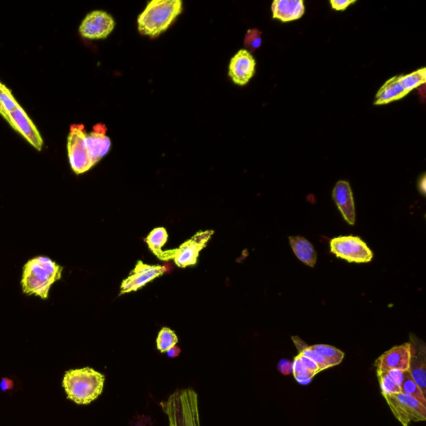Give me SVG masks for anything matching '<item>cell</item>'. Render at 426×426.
<instances>
[{"label": "cell", "instance_id": "obj_22", "mask_svg": "<svg viewBox=\"0 0 426 426\" xmlns=\"http://www.w3.org/2000/svg\"><path fill=\"white\" fill-rule=\"evenodd\" d=\"M401 393L409 394V396L415 398L416 400L426 406V397L420 391L414 379L412 378L409 371H404L401 384Z\"/></svg>", "mask_w": 426, "mask_h": 426}, {"label": "cell", "instance_id": "obj_8", "mask_svg": "<svg viewBox=\"0 0 426 426\" xmlns=\"http://www.w3.org/2000/svg\"><path fill=\"white\" fill-rule=\"evenodd\" d=\"M7 123L16 131L21 134L34 149L41 151L44 141L37 128L27 115L25 111L21 107L11 112H4L0 114Z\"/></svg>", "mask_w": 426, "mask_h": 426}, {"label": "cell", "instance_id": "obj_35", "mask_svg": "<svg viewBox=\"0 0 426 426\" xmlns=\"http://www.w3.org/2000/svg\"><path fill=\"white\" fill-rule=\"evenodd\" d=\"M419 189L422 192V194H425V175L424 174L422 178L420 179L419 182Z\"/></svg>", "mask_w": 426, "mask_h": 426}, {"label": "cell", "instance_id": "obj_23", "mask_svg": "<svg viewBox=\"0 0 426 426\" xmlns=\"http://www.w3.org/2000/svg\"><path fill=\"white\" fill-rule=\"evenodd\" d=\"M401 84L408 93L418 88L426 82V69L422 68L406 75H401Z\"/></svg>", "mask_w": 426, "mask_h": 426}, {"label": "cell", "instance_id": "obj_29", "mask_svg": "<svg viewBox=\"0 0 426 426\" xmlns=\"http://www.w3.org/2000/svg\"><path fill=\"white\" fill-rule=\"evenodd\" d=\"M299 352L302 354V355L310 358L314 362H316L321 371L330 368L331 367L326 359L323 357L321 354L311 349L310 347H305L300 350Z\"/></svg>", "mask_w": 426, "mask_h": 426}, {"label": "cell", "instance_id": "obj_19", "mask_svg": "<svg viewBox=\"0 0 426 426\" xmlns=\"http://www.w3.org/2000/svg\"><path fill=\"white\" fill-rule=\"evenodd\" d=\"M289 241L293 253L300 262L308 267H315L317 255L310 241L300 236L290 237Z\"/></svg>", "mask_w": 426, "mask_h": 426}, {"label": "cell", "instance_id": "obj_16", "mask_svg": "<svg viewBox=\"0 0 426 426\" xmlns=\"http://www.w3.org/2000/svg\"><path fill=\"white\" fill-rule=\"evenodd\" d=\"M273 19L291 22L300 19L305 13L302 0H275L272 4Z\"/></svg>", "mask_w": 426, "mask_h": 426}, {"label": "cell", "instance_id": "obj_20", "mask_svg": "<svg viewBox=\"0 0 426 426\" xmlns=\"http://www.w3.org/2000/svg\"><path fill=\"white\" fill-rule=\"evenodd\" d=\"M168 239L167 231L164 227L154 228L149 235L147 237L145 241L149 245V249L161 261H164V251L161 248L165 245Z\"/></svg>", "mask_w": 426, "mask_h": 426}, {"label": "cell", "instance_id": "obj_11", "mask_svg": "<svg viewBox=\"0 0 426 426\" xmlns=\"http://www.w3.org/2000/svg\"><path fill=\"white\" fill-rule=\"evenodd\" d=\"M168 271L167 267L164 266H151L138 261L136 267L130 273L127 279H125L121 285L120 295L136 291L147 284L159 277Z\"/></svg>", "mask_w": 426, "mask_h": 426}, {"label": "cell", "instance_id": "obj_13", "mask_svg": "<svg viewBox=\"0 0 426 426\" xmlns=\"http://www.w3.org/2000/svg\"><path fill=\"white\" fill-rule=\"evenodd\" d=\"M255 58L246 49H241L231 60L229 65V77L233 83L244 86L248 84L255 74Z\"/></svg>", "mask_w": 426, "mask_h": 426}, {"label": "cell", "instance_id": "obj_10", "mask_svg": "<svg viewBox=\"0 0 426 426\" xmlns=\"http://www.w3.org/2000/svg\"><path fill=\"white\" fill-rule=\"evenodd\" d=\"M213 234L214 231L212 230L197 232L190 240L181 245L180 248L175 249V264L181 268L195 265L199 253L208 244Z\"/></svg>", "mask_w": 426, "mask_h": 426}, {"label": "cell", "instance_id": "obj_4", "mask_svg": "<svg viewBox=\"0 0 426 426\" xmlns=\"http://www.w3.org/2000/svg\"><path fill=\"white\" fill-rule=\"evenodd\" d=\"M160 406L168 416V426H201L199 396L194 389L178 390Z\"/></svg>", "mask_w": 426, "mask_h": 426}, {"label": "cell", "instance_id": "obj_15", "mask_svg": "<svg viewBox=\"0 0 426 426\" xmlns=\"http://www.w3.org/2000/svg\"><path fill=\"white\" fill-rule=\"evenodd\" d=\"M333 197L344 219L350 225H354L356 222V209L350 183L347 181L338 182L333 192Z\"/></svg>", "mask_w": 426, "mask_h": 426}, {"label": "cell", "instance_id": "obj_3", "mask_svg": "<svg viewBox=\"0 0 426 426\" xmlns=\"http://www.w3.org/2000/svg\"><path fill=\"white\" fill-rule=\"evenodd\" d=\"M182 12L181 0H152L138 19L139 33L158 37L165 32Z\"/></svg>", "mask_w": 426, "mask_h": 426}, {"label": "cell", "instance_id": "obj_18", "mask_svg": "<svg viewBox=\"0 0 426 426\" xmlns=\"http://www.w3.org/2000/svg\"><path fill=\"white\" fill-rule=\"evenodd\" d=\"M401 78V75L394 76L383 84L376 93L375 105H388L390 102L401 100L409 94L404 88Z\"/></svg>", "mask_w": 426, "mask_h": 426}, {"label": "cell", "instance_id": "obj_17", "mask_svg": "<svg viewBox=\"0 0 426 426\" xmlns=\"http://www.w3.org/2000/svg\"><path fill=\"white\" fill-rule=\"evenodd\" d=\"M426 357L425 347L411 344V357L409 372L420 391L426 396Z\"/></svg>", "mask_w": 426, "mask_h": 426}, {"label": "cell", "instance_id": "obj_25", "mask_svg": "<svg viewBox=\"0 0 426 426\" xmlns=\"http://www.w3.org/2000/svg\"><path fill=\"white\" fill-rule=\"evenodd\" d=\"M20 107L6 85L0 82V114L4 112H11Z\"/></svg>", "mask_w": 426, "mask_h": 426}, {"label": "cell", "instance_id": "obj_28", "mask_svg": "<svg viewBox=\"0 0 426 426\" xmlns=\"http://www.w3.org/2000/svg\"><path fill=\"white\" fill-rule=\"evenodd\" d=\"M262 32L258 29H249L244 38V47L250 53H254L262 46Z\"/></svg>", "mask_w": 426, "mask_h": 426}, {"label": "cell", "instance_id": "obj_2", "mask_svg": "<svg viewBox=\"0 0 426 426\" xmlns=\"http://www.w3.org/2000/svg\"><path fill=\"white\" fill-rule=\"evenodd\" d=\"M105 375L91 367L67 371L62 387L69 400L78 405H88L104 392Z\"/></svg>", "mask_w": 426, "mask_h": 426}, {"label": "cell", "instance_id": "obj_33", "mask_svg": "<svg viewBox=\"0 0 426 426\" xmlns=\"http://www.w3.org/2000/svg\"><path fill=\"white\" fill-rule=\"evenodd\" d=\"M13 387V382L11 379L8 378H3L1 380V383H0V388H1L3 392L8 391V390H11Z\"/></svg>", "mask_w": 426, "mask_h": 426}, {"label": "cell", "instance_id": "obj_26", "mask_svg": "<svg viewBox=\"0 0 426 426\" xmlns=\"http://www.w3.org/2000/svg\"><path fill=\"white\" fill-rule=\"evenodd\" d=\"M378 378L383 396L401 393V387L396 383L388 371H378Z\"/></svg>", "mask_w": 426, "mask_h": 426}, {"label": "cell", "instance_id": "obj_31", "mask_svg": "<svg viewBox=\"0 0 426 426\" xmlns=\"http://www.w3.org/2000/svg\"><path fill=\"white\" fill-rule=\"evenodd\" d=\"M357 3V0H331V8L335 11H344L351 6Z\"/></svg>", "mask_w": 426, "mask_h": 426}, {"label": "cell", "instance_id": "obj_9", "mask_svg": "<svg viewBox=\"0 0 426 426\" xmlns=\"http://www.w3.org/2000/svg\"><path fill=\"white\" fill-rule=\"evenodd\" d=\"M115 27L114 18L105 11H93L85 17L79 27L83 37L88 39H104Z\"/></svg>", "mask_w": 426, "mask_h": 426}, {"label": "cell", "instance_id": "obj_24", "mask_svg": "<svg viewBox=\"0 0 426 426\" xmlns=\"http://www.w3.org/2000/svg\"><path fill=\"white\" fill-rule=\"evenodd\" d=\"M178 342V338L174 331L168 327H164L159 331L158 338H157V348L161 353H167L170 349H172Z\"/></svg>", "mask_w": 426, "mask_h": 426}, {"label": "cell", "instance_id": "obj_6", "mask_svg": "<svg viewBox=\"0 0 426 426\" xmlns=\"http://www.w3.org/2000/svg\"><path fill=\"white\" fill-rule=\"evenodd\" d=\"M331 252L336 258L348 262L367 263L373 258V253L360 237L343 236L331 241Z\"/></svg>", "mask_w": 426, "mask_h": 426}, {"label": "cell", "instance_id": "obj_5", "mask_svg": "<svg viewBox=\"0 0 426 426\" xmlns=\"http://www.w3.org/2000/svg\"><path fill=\"white\" fill-rule=\"evenodd\" d=\"M383 397L394 416L403 426L426 420V406L409 394L397 393Z\"/></svg>", "mask_w": 426, "mask_h": 426}, {"label": "cell", "instance_id": "obj_7", "mask_svg": "<svg viewBox=\"0 0 426 426\" xmlns=\"http://www.w3.org/2000/svg\"><path fill=\"white\" fill-rule=\"evenodd\" d=\"M84 125H73L68 137L69 158L72 169L76 174H82L93 167L89 158L85 137Z\"/></svg>", "mask_w": 426, "mask_h": 426}, {"label": "cell", "instance_id": "obj_21", "mask_svg": "<svg viewBox=\"0 0 426 426\" xmlns=\"http://www.w3.org/2000/svg\"><path fill=\"white\" fill-rule=\"evenodd\" d=\"M311 349L321 354L324 357L331 367L338 366L342 363L345 354L339 349L329 346V345H315L311 346Z\"/></svg>", "mask_w": 426, "mask_h": 426}, {"label": "cell", "instance_id": "obj_12", "mask_svg": "<svg viewBox=\"0 0 426 426\" xmlns=\"http://www.w3.org/2000/svg\"><path fill=\"white\" fill-rule=\"evenodd\" d=\"M411 357V344L405 343L389 350L375 361L378 371L393 370L409 371Z\"/></svg>", "mask_w": 426, "mask_h": 426}, {"label": "cell", "instance_id": "obj_14", "mask_svg": "<svg viewBox=\"0 0 426 426\" xmlns=\"http://www.w3.org/2000/svg\"><path fill=\"white\" fill-rule=\"evenodd\" d=\"M106 131L105 125L98 124L94 127L93 132L86 133L85 137V145L93 166L104 158L110 150L111 140L105 135Z\"/></svg>", "mask_w": 426, "mask_h": 426}, {"label": "cell", "instance_id": "obj_1", "mask_svg": "<svg viewBox=\"0 0 426 426\" xmlns=\"http://www.w3.org/2000/svg\"><path fill=\"white\" fill-rule=\"evenodd\" d=\"M62 267L47 257L29 260L24 267L21 284L23 293L48 299L53 284L61 279Z\"/></svg>", "mask_w": 426, "mask_h": 426}, {"label": "cell", "instance_id": "obj_32", "mask_svg": "<svg viewBox=\"0 0 426 426\" xmlns=\"http://www.w3.org/2000/svg\"><path fill=\"white\" fill-rule=\"evenodd\" d=\"M293 365L288 361L282 360L279 362V365H278V370L282 372V374L288 375L290 374V370Z\"/></svg>", "mask_w": 426, "mask_h": 426}, {"label": "cell", "instance_id": "obj_27", "mask_svg": "<svg viewBox=\"0 0 426 426\" xmlns=\"http://www.w3.org/2000/svg\"><path fill=\"white\" fill-rule=\"evenodd\" d=\"M291 369L293 371V375L298 382L302 385H307L311 382L312 379L315 376L310 371H308L297 357L294 359Z\"/></svg>", "mask_w": 426, "mask_h": 426}, {"label": "cell", "instance_id": "obj_34", "mask_svg": "<svg viewBox=\"0 0 426 426\" xmlns=\"http://www.w3.org/2000/svg\"><path fill=\"white\" fill-rule=\"evenodd\" d=\"M180 353L181 349L176 346H175L172 349H170L169 351L167 352L168 356L172 358L178 357L179 355H180Z\"/></svg>", "mask_w": 426, "mask_h": 426}, {"label": "cell", "instance_id": "obj_30", "mask_svg": "<svg viewBox=\"0 0 426 426\" xmlns=\"http://www.w3.org/2000/svg\"><path fill=\"white\" fill-rule=\"evenodd\" d=\"M295 357H297L298 360L302 362V364L306 367L308 371H310L312 374L316 375L317 373H320L321 371L317 363L311 360L310 358L305 357L300 353H299V355Z\"/></svg>", "mask_w": 426, "mask_h": 426}]
</instances>
